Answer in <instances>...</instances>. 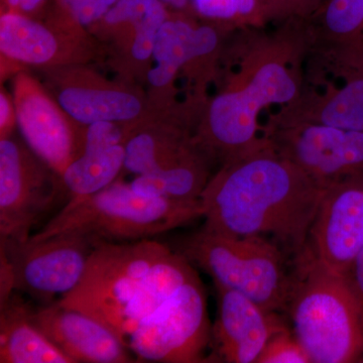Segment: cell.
<instances>
[{"label":"cell","instance_id":"5","mask_svg":"<svg viewBox=\"0 0 363 363\" xmlns=\"http://www.w3.org/2000/svg\"><path fill=\"white\" fill-rule=\"evenodd\" d=\"M201 199L194 201L152 197L118 180L77 201L67 202L30 240L77 233L108 242L152 240L203 217Z\"/></svg>","mask_w":363,"mask_h":363},{"label":"cell","instance_id":"13","mask_svg":"<svg viewBox=\"0 0 363 363\" xmlns=\"http://www.w3.org/2000/svg\"><path fill=\"white\" fill-rule=\"evenodd\" d=\"M77 233H63L23 245L1 242L14 290L52 304L72 292L84 274L96 241ZM58 300V301H59Z\"/></svg>","mask_w":363,"mask_h":363},{"label":"cell","instance_id":"19","mask_svg":"<svg viewBox=\"0 0 363 363\" xmlns=\"http://www.w3.org/2000/svg\"><path fill=\"white\" fill-rule=\"evenodd\" d=\"M217 319L212 340L217 354L229 363L257 362L267 341L286 325L278 313L269 312L238 291L214 285Z\"/></svg>","mask_w":363,"mask_h":363},{"label":"cell","instance_id":"7","mask_svg":"<svg viewBox=\"0 0 363 363\" xmlns=\"http://www.w3.org/2000/svg\"><path fill=\"white\" fill-rule=\"evenodd\" d=\"M181 252L214 285L238 291L269 312L286 311L293 288L286 253L262 236L215 233L203 227L183 241Z\"/></svg>","mask_w":363,"mask_h":363},{"label":"cell","instance_id":"22","mask_svg":"<svg viewBox=\"0 0 363 363\" xmlns=\"http://www.w3.org/2000/svg\"><path fill=\"white\" fill-rule=\"evenodd\" d=\"M0 362L73 363L30 319L32 308L16 296L0 304Z\"/></svg>","mask_w":363,"mask_h":363},{"label":"cell","instance_id":"4","mask_svg":"<svg viewBox=\"0 0 363 363\" xmlns=\"http://www.w3.org/2000/svg\"><path fill=\"white\" fill-rule=\"evenodd\" d=\"M286 311L311 363L359 362L363 295L350 276L325 267L306 250L295 259Z\"/></svg>","mask_w":363,"mask_h":363},{"label":"cell","instance_id":"29","mask_svg":"<svg viewBox=\"0 0 363 363\" xmlns=\"http://www.w3.org/2000/svg\"><path fill=\"white\" fill-rule=\"evenodd\" d=\"M51 0H1V11H13L28 16H40Z\"/></svg>","mask_w":363,"mask_h":363},{"label":"cell","instance_id":"12","mask_svg":"<svg viewBox=\"0 0 363 363\" xmlns=\"http://www.w3.org/2000/svg\"><path fill=\"white\" fill-rule=\"evenodd\" d=\"M40 72L52 96L83 125L113 123L126 130L156 111L143 86L119 77L107 78L89 64Z\"/></svg>","mask_w":363,"mask_h":363},{"label":"cell","instance_id":"9","mask_svg":"<svg viewBox=\"0 0 363 363\" xmlns=\"http://www.w3.org/2000/svg\"><path fill=\"white\" fill-rule=\"evenodd\" d=\"M1 62L40 70L105 61V52L62 0H51L40 16L13 11L0 16Z\"/></svg>","mask_w":363,"mask_h":363},{"label":"cell","instance_id":"2","mask_svg":"<svg viewBox=\"0 0 363 363\" xmlns=\"http://www.w3.org/2000/svg\"><path fill=\"white\" fill-rule=\"evenodd\" d=\"M327 188L264 142L224 162L203 191L204 228L262 236L298 259Z\"/></svg>","mask_w":363,"mask_h":363},{"label":"cell","instance_id":"26","mask_svg":"<svg viewBox=\"0 0 363 363\" xmlns=\"http://www.w3.org/2000/svg\"><path fill=\"white\" fill-rule=\"evenodd\" d=\"M318 7L317 0H269V23L305 20Z\"/></svg>","mask_w":363,"mask_h":363},{"label":"cell","instance_id":"15","mask_svg":"<svg viewBox=\"0 0 363 363\" xmlns=\"http://www.w3.org/2000/svg\"><path fill=\"white\" fill-rule=\"evenodd\" d=\"M11 95L23 142L61 177L82 155L86 126L69 116L44 83L25 70L13 75Z\"/></svg>","mask_w":363,"mask_h":363},{"label":"cell","instance_id":"6","mask_svg":"<svg viewBox=\"0 0 363 363\" xmlns=\"http://www.w3.org/2000/svg\"><path fill=\"white\" fill-rule=\"evenodd\" d=\"M233 30L192 13L171 11L157 33L145 84L152 108L162 111L189 104L179 97L182 83L189 100L206 101Z\"/></svg>","mask_w":363,"mask_h":363},{"label":"cell","instance_id":"23","mask_svg":"<svg viewBox=\"0 0 363 363\" xmlns=\"http://www.w3.org/2000/svg\"><path fill=\"white\" fill-rule=\"evenodd\" d=\"M301 21L310 50L363 42V0H324Z\"/></svg>","mask_w":363,"mask_h":363},{"label":"cell","instance_id":"33","mask_svg":"<svg viewBox=\"0 0 363 363\" xmlns=\"http://www.w3.org/2000/svg\"><path fill=\"white\" fill-rule=\"evenodd\" d=\"M359 362H363V355H362V359H360Z\"/></svg>","mask_w":363,"mask_h":363},{"label":"cell","instance_id":"30","mask_svg":"<svg viewBox=\"0 0 363 363\" xmlns=\"http://www.w3.org/2000/svg\"><path fill=\"white\" fill-rule=\"evenodd\" d=\"M350 276L363 295V248L353 262Z\"/></svg>","mask_w":363,"mask_h":363},{"label":"cell","instance_id":"16","mask_svg":"<svg viewBox=\"0 0 363 363\" xmlns=\"http://www.w3.org/2000/svg\"><path fill=\"white\" fill-rule=\"evenodd\" d=\"M169 13L162 0H117L88 30L117 77L145 87L157 33Z\"/></svg>","mask_w":363,"mask_h":363},{"label":"cell","instance_id":"10","mask_svg":"<svg viewBox=\"0 0 363 363\" xmlns=\"http://www.w3.org/2000/svg\"><path fill=\"white\" fill-rule=\"evenodd\" d=\"M212 340L204 286L198 274L181 286L128 338L138 362H204Z\"/></svg>","mask_w":363,"mask_h":363},{"label":"cell","instance_id":"25","mask_svg":"<svg viewBox=\"0 0 363 363\" xmlns=\"http://www.w3.org/2000/svg\"><path fill=\"white\" fill-rule=\"evenodd\" d=\"M255 363H311L310 357L288 326L267 341Z\"/></svg>","mask_w":363,"mask_h":363},{"label":"cell","instance_id":"27","mask_svg":"<svg viewBox=\"0 0 363 363\" xmlns=\"http://www.w3.org/2000/svg\"><path fill=\"white\" fill-rule=\"evenodd\" d=\"M68 7L71 13L75 16L86 28L97 23L114 4L117 0H62Z\"/></svg>","mask_w":363,"mask_h":363},{"label":"cell","instance_id":"24","mask_svg":"<svg viewBox=\"0 0 363 363\" xmlns=\"http://www.w3.org/2000/svg\"><path fill=\"white\" fill-rule=\"evenodd\" d=\"M191 9L200 20L233 30L269 23V0H191Z\"/></svg>","mask_w":363,"mask_h":363},{"label":"cell","instance_id":"20","mask_svg":"<svg viewBox=\"0 0 363 363\" xmlns=\"http://www.w3.org/2000/svg\"><path fill=\"white\" fill-rule=\"evenodd\" d=\"M30 319L73 363L138 362L111 329L78 310L52 303L32 309Z\"/></svg>","mask_w":363,"mask_h":363},{"label":"cell","instance_id":"8","mask_svg":"<svg viewBox=\"0 0 363 363\" xmlns=\"http://www.w3.org/2000/svg\"><path fill=\"white\" fill-rule=\"evenodd\" d=\"M171 252L166 245L155 240L130 242L98 240L80 283L56 303L85 313L113 331L121 313L140 292L152 267Z\"/></svg>","mask_w":363,"mask_h":363},{"label":"cell","instance_id":"28","mask_svg":"<svg viewBox=\"0 0 363 363\" xmlns=\"http://www.w3.org/2000/svg\"><path fill=\"white\" fill-rule=\"evenodd\" d=\"M18 128L16 105L13 95L1 87L0 92V140L13 135L14 128Z\"/></svg>","mask_w":363,"mask_h":363},{"label":"cell","instance_id":"31","mask_svg":"<svg viewBox=\"0 0 363 363\" xmlns=\"http://www.w3.org/2000/svg\"><path fill=\"white\" fill-rule=\"evenodd\" d=\"M162 1L166 4L169 11L193 14L191 9V0H162Z\"/></svg>","mask_w":363,"mask_h":363},{"label":"cell","instance_id":"3","mask_svg":"<svg viewBox=\"0 0 363 363\" xmlns=\"http://www.w3.org/2000/svg\"><path fill=\"white\" fill-rule=\"evenodd\" d=\"M199 111L182 106L155 111L126 130L124 171L135 174L143 195L200 200L217 166L196 140Z\"/></svg>","mask_w":363,"mask_h":363},{"label":"cell","instance_id":"21","mask_svg":"<svg viewBox=\"0 0 363 363\" xmlns=\"http://www.w3.org/2000/svg\"><path fill=\"white\" fill-rule=\"evenodd\" d=\"M125 135L124 126L117 123L86 126L82 155L61 176L68 202L95 194L119 180L124 171Z\"/></svg>","mask_w":363,"mask_h":363},{"label":"cell","instance_id":"17","mask_svg":"<svg viewBox=\"0 0 363 363\" xmlns=\"http://www.w3.org/2000/svg\"><path fill=\"white\" fill-rule=\"evenodd\" d=\"M300 96L269 117L272 123H321L363 130V66L325 64L305 71Z\"/></svg>","mask_w":363,"mask_h":363},{"label":"cell","instance_id":"18","mask_svg":"<svg viewBox=\"0 0 363 363\" xmlns=\"http://www.w3.org/2000/svg\"><path fill=\"white\" fill-rule=\"evenodd\" d=\"M363 248V178L327 188L310 229L308 252L325 267L350 276Z\"/></svg>","mask_w":363,"mask_h":363},{"label":"cell","instance_id":"32","mask_svg":"<svg viewBox=\"0 0 363 363\" xmlns=\"http://www.w3.org/2000/svg\"><path fill=\"white\" fill-rule=\"evenodd\" d=\"M324 0H317L318 4H319V6H321L322 2H323Z\"/></svg>","mask_w":363,"mask_h":363},{"label":"cell","instance_id":"11","mask_svg":"<svg viewBox=\"0 0 363 363\" xmlns=\"http://www.w3.org/2000/svg\"><path fill=\"white\" fill-rule=\"evenodd\" d=\"M61 177L16 135L0 140V241L23 245L51 211Z\"/></svg>","mask_w":363,"mask_h":363},{"label":"cell","instance_id":"14","mask_svg":"<svg viewBox=\"0 0 363 363\" xmlns=\"http://www.w3.org/2000/svg\"><path fill=\"white\" fill-rule=\"evenodd\" d=\"M262 135L279 154L324 187L363 178V130L321 123H267Z\"/></svg>","mask_w":363,"mask_h":363},{"label":"cell","instance_id":"1","mask_svg":"<svg viewBox=\"0 0 363 363\" xmlns=\"http://www.w3.org/2000/svg\"><path fill=\"white\" fill-rule=\"evenodd\" d=\"M233 30L222 52L214 84L196 126L198 143L217 166L264 142L259 116L272 105L295 101L304 86L309 39L301 20Z\"/></svg>","mask_w":363,"mask_h":363}]
</instances>
